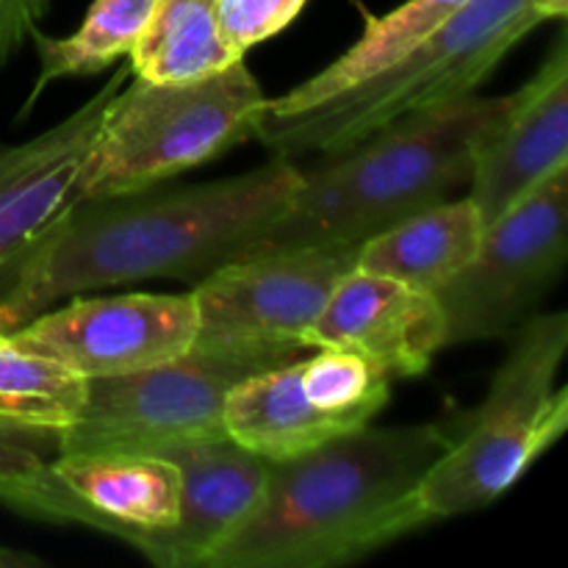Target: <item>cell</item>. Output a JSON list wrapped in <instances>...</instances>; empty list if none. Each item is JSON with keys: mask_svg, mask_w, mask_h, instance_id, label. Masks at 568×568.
<instances>
[{"mask_svg": "<svg viewBox=\"0 0 568 568\" xmlns=\"http://www.w3.org/2000/svg\"><path fill=\"white\" fill-rule=\"evenodd\" d=\"M300 166L275 159L222 181L81 200L0 283V327L14 331L53 303L155 277L197 283L244 258L288 209Z\"/></svg>", "mask_w": 568, "mask_h": 568, "instance_id": "cell-1", "label": "cell"}, {"mask_svg": "<svg viewBox=\"0 0 568 568\" xmlns=\"http://www.w3.org/2000/svg\"><path fill=\"white\" fill-rule=\"evenodd\" d=\"M453 427H361L266 460L258 505L205 568H336L433 525L422 483Z\"/></svg>", "mask_w": 568, "mask_h": 568, "instance_id": "cell-2", "label": "cell"}, {"mask_svg": "<svg viewBox=\"0 0 568 568\" xmlns=\"http://www.w3.org/2000/svg\"><path fill=\"white\" fill-rule=\"evenodd\" d=\"M510 105L469 98L403 116L344 153L303 170L288 209L247 255L305 244H361L469 186L475 150Z\"/></svg>", "mask_w": 568, "mask_h": 568, "instance_id": "cell-3", "label": "cell"}, {"mask_svg": "<svg viewBox=\"0 0 568 568\" xmlns=\"http://www.w3.org/2000/svg\"><path fill=\"white\" fill-rule=\"evenodd\" d=\"M541 22L532 0H469L392 67L347 92L294 114H264L253 139L275 159H331L403 116L477 94Z\"/></svg>", "mask_w": 568, "mask_h": 568, "instance_id": "cell-4", "label": "cell"}, {"mask_svg": "<svg viewBox=\"0 0 568 568\" xmlns=\"http://www.w3.org/2000/svg\"><path fill=\"white\" fill-rule=\"evenodd\" d=\"M514 336L483 403L453 427L447 453L422 483L430 521L497 503L566 433L568 388L558 375L568 353V314L530 316Z\"/></svg>", "mask_w": 568, "mask_h": 568, "instance_id": "cell-5", "label": "cell"}, {"mask_svg": "<svg viewBox=\"0 0 568 568\" xmlns=\"http://www.w3.org/2000/svg\"><path fill=\"white\" fill-rule=\"evenodd\" d=\"M266 103L244 59L194 81L125 83L100 133L83 200L159 186L220 159L255 136Z\"/></svg>", "mask_w": 568, "mask_h": 568, "instance_id": "cell-6", "label": "cell"}, {"mask_svg": "<svg viewBox=\"0 0 568 568\" xmlns=\"http://www.w3.org/2000/svg\"><path fill=\"white\" fill-rule=\"evenodd\" d=\"M358 244H305L227 261L194 283V347L264 369L303 358L305 333L355 266Z\"/></svg>", "mask_w": 568, "mask_h": 568, "instance_id": "cell-7", "label": "cell"}, {"mask_svg": "<svg viewBox=\"0 0 568 568\" xmlns=\"http://www.w3.org/2000/svg\"><path fill=\"white\" fill-rule=\"evenodd\" d=\"M568 164L483 231L469 264L436 292L447 347L508 338L536 316L568 255Z\"/></svg>", "mask_w": 568, "mask_h": 568, "instance_id": "cell-8", "label": "cell"}, {"mask_svg": "<svg viewBox=\"0 0 568 568\" xmlns=\"http://www.w3.org/2000/svg\"><path fill=\"white\" fill-rule=\"evenodd\" d=\"M264 372L253 361L192 347L181 358L131 375L87 381V403L59 433L61 455L155 453L178 442L225 436L227 392Z\"/></svg>", "mask_w": 568, "mask_h": 568, "instance_id": "cell-9", "label": "cell"}, {"mask_svg": "<svg viewBox=\"0 0 568 568\" xmlns=\"http://www.w3.org/2000/svg\"><path fill=\"white\" fill-rule=\"evenodd\" d=\"M17 344L75 375H131L181 358L197 338L194 294L72 300L9 331Z\"/></svg>", "mask_w": 568, "mask_h": 568, "instance_id": "cell-10", "label": "cell"}, {"mask_svg": "<svg viewBox=\"0 0 568 568\" xmlns=\"http://www.w3.org/2000/svg\"><path fill=\"white\" fill-rule=\"evenodd\" d=\"M131 70L120 67L92 100L20 144H0V283L26 250L83 200L94 150Z\"/></svg>", "mask_w": 568, "mask_h": 568, "instance_id": "cell-11", "label": "cell"}, {"mask_svg": "<svg viewBox=\"0 0 568 568\" xmlns=\"http://www.w3.org/2000/svg\"><path fill=\"white\" fill-rule=\"evenodd\" d=\"M568 164V48L555 42L536 75L510 94L494 131L477 144L469 197L486 227Z\"/></svg>", "mask_w": 568, "mask_h": 568, "instance_id": "cell-12", "label": "cell"}, {"mask_svg": "<svg viewBox=\"0 0 568 568\" xmlns=\"http://www.w3.org/2000/svg\"><path fill=\"white\" fill-rule=\"evenodd\" d=\"M155 455L181 471V508L175 525L142 536L133 549L161 568H205L258 505L266 460L227 436L178 442Z\"/></svg>", "mask_w": 568, "mask_h": 568, "instance_id": "cell-13", "label": "cell"}, {"mask_svg": "<svg viewBox=\"0 0 568 568\" xmlns=\"http://www.w3.org/2000/svg\"><path fill=\"white\" fill-rule=\"evenodd\" d=\"M305 347L358 353L392 381L419 377L447 349V327L436 294L353 266L305 333Z\"/></svg>", "mask_w": 568, "mask_h": 568, "instance_id": "cell-14", "label": "cell"}, {"mask_svg": "<svg viewBox=\"0 0 568 568\" xmlns=\"http://www.w3.org/2000/svg\"><path fill=\"white\" fill-rule=\"evenodd\" d=\"M53 471L100 521L105 536L133 547L142 536L166 530L181 508V471L155 453L59 455Z\"/></svg>", "mask_w": 568, "mask_h": 568, "instance_id": "cell-15", "label": "cell"}, {"mask_svg": "<svg viewBox=\"0 0 568 568\" xmlns=\"http://www.w3.org/2000/svg\"><path fill=\"white\" fill-rule=\"evenodd\" d=\"M483 222L471 197L442 200L358 244L355 266L436 294L480 247Z\"/></svg>", "mask_w": 568, "mask_h": 568, "instance_id": "cell-16", "label": "cell"}, {"mask_svg": "<svg viewBox=\"0 0 568 568\" xmlns=\"http://www.w3.org/2000/svg\"><path fill=\"white\" fill-rule=\"evenodd\" d=\"M297 361L255 372L227 392L222 414L225 436L264 460L294 458L344 436L308 403Z\"/></svg>", "mask_w": 568, "mask_h": 568, "instance_id": "cell-17", "label": "cell"}, {"mask_svg": "<svg viewBox=\"0 0 568 568\" xmlns=\"http://www.w3.org/2000/svg\"><path fill=\"white\" fill-rule=\"evenodd\" d=\"M466 3L469 0H408L388 14H366L358 42L347 53L338 55L336 61H331L322 72L305 78L303 83L288 89L281 98L270 100L266 114H294V111L311 109V105H320L336 94L347 92L355 83L392 67L399 55H405L422 39L430 37L438 26H444Z\"/></svg>", "mask_w": 568, "mask_h": 568, "instance_id": "cell-18", "label": "cell"}, {"mask_svg": "<svg viewBox=\"0 0 568 568\" xmlns=\"http://www.w3.org/2000/svg\"><path fill=\"white\" fill-rule=\"evenodd\" d=\"M128 59L150 83L194 81L242 61L222 42L216 0H155Z\"/></svg>", "mask_w": 568, "mask_h": 568, "instance_id": "cell-19", "label": "cell"}, {"mask_svg": "<svg viewBox=\"0 0 568 568\" xmlns=\"http://www.w3.org/2000/svg\"><path fill=\"white\" fill-rule=\"evenodd\" d=\"M155 0H94L81 28L70 37H48L33 31L39 55V75L26 100L22 114L33 109L39 94L59 78L94 75L114 61L131 55Z\"/></svg>", "mask_w": 568, "mask_h": 568, "instance_id": "cell-20", "label": "cell"}, {"mask_svg": "<svg viewBox=\"0 0 568 568\" xmlns=\"http://www.w3.org/2000/svg\"><path fill=\"white\" fill-rule=\"evenodd\" d=\"M87 403V377L31 353L0 327V425L64 433Z\"/></svg>", "mask_w": 568, "mask_h": 568, "instance_id": "cell-21", "label": "cell"}, {"mask_svg": "<svg viewBox=\"0 0 568 568\" xmlns=\"http://www.w3.org/2000/svg\"><path fill=\"white\" fill-rule=\"evenodd\" d=\"M59 455V433L0 425V505L48 525L103 532L92 510L55 477Z\"/></svg>", "mask_w": 568, "mask_h": 568, "instance_id": "cell-22", "label": "cell"}, {"mask_svg": "<svg viewBox=\"0 0 568 568\" xmlns=\"http://www.w3.org/2000/svg\"><path fill=\"white\" fill-rule=\"evenodd\" d=\"M297 364L305 397L338 427V433L372 425L392 397V377L349 349L320 347L316 355L300 358Z\"/></svg>", "mask_w": 568, "mask_h": 568, "instance_id": "cell-23", "label": "cell"}, {"mask_svg": "<svg viewBox=\"0 0 568 568\" xmlns=\"http://www.w3.org/2000/svg\"><path fill=\"white\" fill-rule=\"evenodd\" d=\"M308 0H216V20L225 48L236 59L281 33Z\"/></svg>", "mask_w": 568, "mask_h": 568, "instance_id": "cell-24", "label": "cell"}, {"mask_svg": "<svg viewBox=\"0 0 568 568\" xmlns=\"http://www.w3.org/2000/svg\"><path fill=\"white\" fill-rule=\"evenodd\" d=\"M50 0H0V70L22 50L26 39L39 31Z\"/></svg>", "mask_w": 568, "mask_h": 568, "instance_id": "cell-25", "label": "cell"}, {"mask_svg": "<svg viewBox=\"0 0 568 568\" xmlns=\"http://www.w3.org/2000/svg\"><path fill=\"white\" fill-rule=\"evenodd\" d=\"M37 566H44V560L37 558V555L0 547V568H37Z\"/></svg>", "mask_w": 568, "mask_h": 568, "instance_id": "cell-26", "label": "cell"}, {"mask_svg": "<svg viewBox=\"0 0 568 568\" xmlns=\"http://www.w3.org/2000/svg\"><path fill=\"white\" fill-rule=\"evenodd\" d=\"M532 3L541 11L544 20H564L568 14V0H532Z\"/></svg>", "mask_w": 568, "mask_h": 568, "instance_id": "cell-27", "label": "cell"}]
</instances>
